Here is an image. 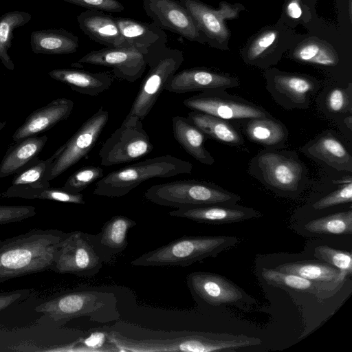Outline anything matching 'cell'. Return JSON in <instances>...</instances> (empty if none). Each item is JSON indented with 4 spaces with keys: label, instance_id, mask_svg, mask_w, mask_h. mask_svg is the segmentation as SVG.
Masks as SVG:
<instances>
[{
    "label": "cell",
    "instance_id": "obj_26",
    "mask_svg": "<svg viewBox=\"0 0 352 352\" xmlns=\"http://www.w3.org/2000/svg\"><path fill=\"white\" fill-rule=\"evenodd\" d=\"M243 131L250 141L265 148L282 149L289 137L285 124L272 115L247 120L243 123Z\"/></svg>",
    "mask_w": 352,
    "mask_h": 352
},
{
    "label": "cell",
    "instance_id": "obj_31",
    "mask_svg": "<svg viewBox=\"0 0 352 352\" xmlns=\"http://www.w3.org/2000/svg\"><path fill=\"white\" fill-rule=\"evenodd\" d=\"M47 167V160H40L38 157L31 162L14 175L12 185L0 194V197H18L21 193L30 190L50 187V182L46 179Z\"/></svg>",
    "mask_w": 352,
    "mask_h": 352
},
{
    "label": "cell",
    "instance_id": "obj_44",
    "mask_svg": "<svg viewBox=\"0 0 352 352\" xmlns=\"http://www.w3.org/2000/svg\"><path fill=\"white\" fill-rule=\"evenodd\" d=\"M278 32L275 30L266 31L261 34L249 47L247 60L253 63L260 58L276 40Z\"/></svg>",
    "mask_w": 352,
    "mask_h": 352
},
{
    "label": "cell",
    "instance_id": "obj_24",
    "mask_svg": "<svg viewBox=\"0 0 352 352\" xmlns=\"http://www.w3.org/2000/svg\"><path fill=\"white\" fill-rule=\"evenodd\" d=\"M261 276L270 285L283 289L288 292L306 293L319 298L333 296L344 283H321L311 280L294 274L263 268Z\"/></svg>",
    "mask_w": 352,
    "mask_h": 352
},
{
    "label": "cell",
    "instance_id": "obj_37",
    "mask_svg": "<svg viewBox=\"0 0 352 352\" xmlns=\"http://www.w3.org/2000/svg\"><path fill=\"white\" fill-rule=\"evenodd\" d=\"M324 113L330 116H345L352 115V85L346 88L336 87L330 88L325 94Z\"/></svg>",
    "mask_w": 352,
    "mask_h": 352
},
{
    "label": "cell",
    "instance_id": "obj_19",
    "mask_svg": "<svg viewBox=\"0 0 352 352\" xmlns=\"http://www.w3.org/2000/svg\"><path fill=\"white\" fill-rule=\"evenodd\" d=\"M171 217L198 223L223 224L240 222L262 216L252 208L235 205L214 204L179 208L168 212Z\"/></svg>",
    "mask_w": 352,
    "mask_h": 352
},
{
    "label": "cell",
    "instance_id": "obj_39",
    "mask_svg": "<svg viewBox=\"0 0 352 352\" xmlns=\"http://www.w3.org/2000/svg\"><path fill=\"white\" fill-rule=\"evenodd\" d=\"M19 198L38 199L56 201L60 202L85 204L83 195L81 192H72L63 188H52L30 190L22 193Z\"/></svg>",
    "mask_w": 352,
    "mask_h": 352
},
{
    "label": "cell",
    "instance_id": "obj_18",
    "mask_svg": "<svg viewBox=\"0 0 352 352\" xmlns=\"http://www.w3.org/2000/svg\"><path fill=\"white\" fill-rule=\"evenodd\" d=\"M239 80L227 74L204 67H192L175 73L164 90L175 94L192 91L226 90L238 87Z\"/></svg>",
    "mask_w": 352,
    "mask_h": 352
},
{
    "label": "cell",
    "instance_id": "obj_15",
    "mask_svg": "<svg viewBox=\"0 0 352 352\" xmlns=\"http://www.w3.org/2000/svg\"><path fill=\"white\" fill-rule=\"evenodd\" d=\"M143 8L146 14L162 30L190 41L203 42V33L179 1L144 0Z\"/></svg>",
    "mask_w": 352,
    "mask_h": 352
},
{
    "label": "cell",
    "instance_id": "obj_2",
    "mask_svg": "<svg viewBox=\"0 0 352 352\" xmlns=\"http://www.w3.org/2000/svg\"><path fill=\"white\" fill-rule=\"evenodd\" d=\"M116 305L117 298L112 292L76 289L45 300L34 310L42 314L39 324L59 327L82 316L99 322L117 320L120 315Z\"/></svg>",
    "mask_w": 352,
    "mask_h": 352
},
{
    "label": "cell",
    "instance_id": "obj_5",
    "mask_svg": "<svg viewBox=\"0 0 352 352\" xmlns=\"http://www.w3.org/2000/svg\"><path fill=\"white\" fill-rule=\"evenodd\" d=\"M192 167L190 162L171 155L146 159L103 176L96 182L93 193L102 197H121L144 181L190 174Z\"/></svg>",
    "mask_w": 352,
    "mask_h": 352
},
{
    "label": "cell",
    "instance_id": "obj_1",
    "mask_svg": "<svg viewBox=\"0 0 352 352\" xmlns=\"http://www.w3.org/2000/svg\"><path fill=\"white\" fill-rule=\"evenodd\" d=\"M67 232L33 229L0 241V284L30 274L51 270Z\"/></svg>",
    "mask_w": 352,
    "mask_h": 352
},
{
    "label": "cell",
    "instance_id": "obj_23",
    "mask_svg": "<svg viewBox=\"0 0 352 352\" xmlns=\"http://www.w3.org/2000/svg\"><path fill=\"white\" fill-rule=\"evenodd\" d=\"M300 151L338 171L352 172V156L342 141L327 131L306 143Z\"/></svg>",
    "mask_w": 352,
    "mask_h": 352
},
{
    "label": "cell",
    "instance_id": "obj_42",
    "mask_svg": "<svg viewBox=\"0 0 352 352\" xmlns=\"http://www.w3.org/2000/svg\"><path fill=\"white\" fill-rule=\"evenodd\" d=\"M82 351H118V349L109 341L107 331H96L80 341L75 342Z\"/></svg>",
    "mask_w": 352,
    "mask_h": 352
},
{
    "label": "cell",
    "instance_id": "obj_36",
    "mask_svg": "<svg viewBox=\"0 0 352 352\" xmlns=\"http://www.w3.org/2000/svg\"><path fill=\"white\" fill-rule=\"evenodd\" d=\"M294 56L298 61L322 66H334L338 62V56L332 49L316 41L301 45L294 51Z\"/></svg>",
    "mask_w": 352,
    "mask_h": 352
},
{
    "label": "cell",
    "instance_id": "obj_47",
    "mask_svg": "<svg viewBox=\"0 0 352 352\" xmlns=\"http://www.w3.org/2000/svg\"><path fill=\"white\" fill-rule=\"evenodd\" d=\"M286 12L287 15L292 19H298L302 15V9L298 0H292L287 4Z\"/></svg>",
    "mask_w": 352,
    "mask_h": 352
},
{
    "label": "cell",
    "instance_id": "obj_28",
    "mask_svg": "<svg viewBox=\"0 0 352 352\" xmlns=\"http://www.w3.org/2000/svg\"><path fill=\"white\" fill-rule=\"evenodd\" d=\"M47 135L26 138L10 146L0 164V178L12 175L38 157Z\"/></svg>",
    "mask_w": 352,
    "mask_h": 352
},
{
    "label": "cell",
    "instance_id": "obj_34",
    "mask_svg": "<svg viewBox=\"0 0 352 352\" xmlns=\"http://www.w3.org/2000/svg\"><path fill=\"white\" fill-rule=\"evenodd\" d=\"M32 19L25 11H10L0 16V60L6 68L14 69V65L8 54L11 47L14 30L25 25Z\"/></svg>",
    "mask_w": 352,
    "mask_h": 352
},
{
    "label": "cell",
    "instance_id": "obj_7",
    "mask_svg": "<svg viewBox=\"0 0 352 352\" xmlns=\"http://www.w3.org/2000/svg\"><path fill=\"white\" fill-rule=\"evenodd\" d=\"M144 197L157 205L175 209L214 204L235 205L241 199L238 195L214 183L197 179L153 185L144 192Z\"/></svg>",
    "mask_w": 352,
    "mask_h": 352
},
{
    "label": "cell",
    "instance_id": "obj_16",
    "mask_svg": "<svg viewBox=\"0 0 352 352\" xmlns=\"http://www.w3.org/2000/svg\"><path fill=\"white\" fill-rule=\"evenodd\" d=\"M186 283L193 296L213 306L236 305L248 298L247 294L232 281L211 272L190 273Z\"/></svg>",
    "mask_w": 352,
    "mask_h": 352
},
{
    "label": "cell",
    "instance_id": "obj_8",
    "mask_svg": "<svg viewBox=\"0 0 352 352\" xmlns=\"http://www.w3.org/2000/svg\"><path fill=\"white\" fill-rule=\"evenodd\" d=\"M113 258L107 254L96 236L82 231L67 232L56 252L51 270L80 277L96 275Z\"/></svg>",
    "mask_w": 352,
    "mask_h": 352
},
{
    "label": "cell",
    "instance_id": "obj_27",
    "mask_svg": "<svg viewBox=\"0 0 352 352\" xmlns=\"http://www.w3.org/2000/svg\"><path fill=\"white\" fill-rule=\"evenodd\" d=\"M173 137L190 156L201 164L211 166L214 158L205 147L206 136L188 118H172Z\"/></svg>",
    "mask_w": 352,
    "mask_h": 352
},
{
    "label": "cell",
    "instance_id": "obj_46",
    "mask_svg": "<svg viewBox=\"0 0 352 352\" xmlns=\"http://www.w3.org/2000/svg\"><path fill=\"white\" fill-rule=\"evenodd\" d=\"M29 292V289H18L0 293V311L27 296Z\"/></svg>",
    "mask_w": 352,
    "mask_h": 352
},
{
    "label": "cell",
    "instance_id": "obj_4",
    "mask_svg": "<svg viewBox=\"0 0 352 352\" xmlns=\"http://www.w3.org/2000/svg\"><path fill=\"white\" fill-rule=\"evenodd\" d=\"M249 174L279 196L296 197L308 182L307 169L294 151L265 148L250 160Z\"/></svg>",
    "mask_w": 352,
    "mask_h": 352
},
{
    "label": "cell",
    "instance_id": "obj_9",
    "mask_svg": "<svg viewBox=\"0 0 352 352\" xmlns=\"http://www.w3.org/2000/svg\"><path fill=\"white\" fill-rule=\"evenodd\" d=\"M184 60L179 49L166 46L146 57L149 69L126 116L143 120L151 112L161 93Z\"/></svg>",
    "mask_w": 352,
    "mask_h": 352
},
{
    "label": "cell",
    "instance_id": "obj_20",
    "mask_svg": "<svg viewBox=\"0 0 352 352\" xmlns=\"http://www.w3.org/2000/svg\"><path fill=\"white\" fill-rule=\"evenodd\" d=\"M128 45L148 56L166 46L168 36L154 22L146 23L124 16H114Z\"/></svg>",
    "mask_w": 352,
    "mask_h": 352
},
{
    "label": "cell",
    "instance_id": "obj_6",
    "mask_svg": "<svg viewBox=\"0 0 352 352\" xmlns=\"http://www.w3.org/2000/svg\"><path fill=\"white\" fill-rule=\"evenodd\" d=\"M238 243L237 237L230 236H184L142 254L130 264L140 267H186L214 258Z\"/></svg>",
    "mask_w": 352,
    "mask_h": 352
},
{
    "label": "cell",
    "instance_id": "obj_45",
    "mask_svg": "<svg viewBox=\"0 0 352 352\" xmlns=\"http://www.w3.org/2000/svg\"><path fill=\"white\" fill-rule=\"evenodd\" d=\"M90 10L120 12L124 10V5L118 0H63Z\"/></svg>",
    "mask_w": 352,
    "mask_h": 352
},
{
    "label": "cell",
    "instance_id": "obj_32",
    "mask_svg": "<svg viewBox=\"0 0 352 352\" xmlns=\"http://www.w3.org/2000/svg\"><path fill=\"white\" fill-rule=\"evenodd\" d=\"M137 223L123 215H116L107 221L100 232L95 234L97 242L104 252L113 257L127 247V234Z\"/></svg>",
    "mask_w": 352,
    "mask_h": 352
},
{
    "label": "cell",
    "instance_id": "obj_38",
    "mask_svg": "<svg viewBox=\"0 0 352 352\" xmlns=\"http://www.w3.org/2000/svg\"><path fill=\"white\" fill-rule=\"evenodd\" d=\"M314 256L339 270L345 278L352 275L351 253L333 249L328 245H320L315 248Z\"/></svg>",
    "mask_w": 352,
    "mask_h": 352
},
{
    "label": "cell",
    "instance_id": "obj_40",
    "mask_svg": "<svg viewBox=\"0 0 352 352\" xmlns=\"http://www.w3.org/2000/svg\"><path fill=\"white\" fill-rule=\"evenodd\" d=\"M103 173V169L100 166H83L67 178L63 188L72 192H80L102 178L104 176Z\"/></svg>",
    "mask_w": 352,
    "mask_h": 352
},
{
    "label": "cell",
    "instance_id": "obj_43",
    "mask_svg": "<svg viewBox=\"0 0 352 352\" xmlns=\"http://www.w3.org/2000/svg\"><path fill=\"white\" fill-rule=\"evenodd\" d=\"M36 214V208L32 206H0V226L20 222Z\"/></svg>",
    "mask_w": 352,
    "mask_h": 352
},
{
    "label": "cell",
    "instance_id": "obj_3",
    "mask_svg": "<svg viewBox=\"0 0 352 352\" xmlns=\"http://www.w3.org/2000/svg\"><path fill=\"white\" fill-rule=\"evenodd\" d=\"M109 341L118 351L132 352H212L236 351L239 349L256 346L261 340L244 335L184 332L182 336L165 339L134 340L116 331H107Z\"/></svg>",
    "mask_w": 352,
    "mask_h": 352
},
{
    "label": "cell",
    "instance_id": "obj_13",
    "mask_svg": "<svg viewBox=\"0 0 352 352\" xmlns=\"http://www.w3.org/2000/svg\"><path fill=\"white\" fill-rule=\"evenodd\" d=\"M265 76L267 91L278 104L287 110L308 109L311 97L320 89V82L307 75L276 70Z\"/></svg>",
    "mask_w": 352,
    "mask_h": 352
},
{
    "label": "cell",
    "instance_id": "obj_33",
    "mask_svg": "<svg viewBox=\"0 0 352 352\" xmlns=\"http://www.w3.org/2000/svg\"><path fill=\"white\" fill-rule=\"evenodd\" d=\"M274 269L321 283H345L347 279L339 270L326 262L299 261L280 264Z\"/></svg>",
    "mask_w": 352,
    "mask_h": 352
},
{
    "label": "cell",
    "instance_id": "obj_21",
    "mask_svg": "<svg viewBox=\"0 0 352 352\" xmlns=\"http://www.w3.org/2000/svg\"><path fill=\"white\" fill-rule=\"evenodd\" d=\"M73 109L74 102L70 99L59 98L51 101L32 112L23 124L15 131L12 140L16 142L50 129L58 122L66 120Z\"/></svg>",
    "mask_w": 352,
    "mask_h": 352
},
{
    "label": "cell",
    "instance_id": "obj_48",
    "mask_svg": "<svg viewBox=\"0 0 352 352\" xmlns=\"http://www.w3.org/2000/svg\"><path fill=\"white\" fill-rule=\"evenodd\" d=\"M6 125V121L0 122V131H1Z\"/></svg>",
    "mask_w": 352,
    "mask_h": 352
},
{
    "label": "cell",
    "instance_id": "obj_10",
    "mask_svg": "<svg viewBox=\"0 0 352 352\" xmlns=\"http://www.w3.org/2000/svg\"><path fill=\"white\" fill-rule=\"evenodd\" d=\"M109 120V112L100 107L54 153L47 158L46 179L51 181L63 174L94 147Z\"/></svg>",
    "mask_w": 352,
    "mask_h": 352
},
{
    "label": "cell",
    "instance_id": "obj_29",
    "mask_svg": "<svg viewBox=\"0 0 352 352\" xmlns=\"http://www.w3.org/2000/svg\"><path fill=\"white\" fill-rule=\"evenodd\" d=\"M30 45L35 54H68L77 51L79 39L64 28L41 30L31 33Z\"/></svg>",
    "mask_w": 352,
    "mask_h": 352
},
{
    "label": "cell",
    "instance_id": "obj_25",
    "mask_svg": "<svg viewBox=\"0 0 352 352\" xmlns=\"http://www.w3.org/2000/svg\"><path fill=\"white\" fill-rule=\"evenodd\" d=\"M50 76L78 93L96 96L109 89L111 77L106 73H93L79 69L63 68L50 71Z\"/></svg>",
    "mask_w": 352,
    "mask_h": 352
},
{
    "label": "cell",
    "instance_id": "obj_35",
    "mask_svg": "<svg viewBox=\"0 0 352 352\" xmlns=\"http://www.w3.org/2000/svg\"><path fill=\"white\" fill-rule=\"evenodd\" d=\"M306 231L315 235L352 234V210L337 212L308 221Z\"/></svg>",
    "mask_w": 352,
    "mask_h": 352
},
{
    "label": "cell",
    "instance_id": "obj_22",
    "mask_svg": "<svg viewBox=\"0 0 352 352\" xmlns=\"http://www.w3.org/2000/svg\"><path fill=\"white\" fill-rule=\"evenodd\" d=\"M80 29L90 39L107 47H131L122 37L114 16L87 10L77 16Z\"/></svg>",
    "mask_w": 352,
    "mask_h": 352
},
{
    "label": "cell",
    "instance_id": "obj_12",
    "mask_svg": "<svg viewBox=\"0 0 352 352\" xmlns=\"http://www.w3.org/2000/svg\"><path fill=\"white\" fill-rule=\"evenodd\" d=\"M183 104L192 111L228 120H247L271 116L263 107L243 98L230 95L226 90L201 91L185 99Z\"/></svg>",
    "mask_w": 352,
    "mask_h": 352
},
{
    "label": "cell",
    "instance_id": "obj_17",
    "mask_svg": "<svg viewBox=\"0 0 352 352\" xmlns=\"http://www.w3.org/2000/svg\"><path fill=\"white\" fill-rule=\"evenodd\" d=\"M187 9L199 30L208 38L222 43L230 33L225 21L236 18L241 6L221 2L215 10L199 0H179Z\"/></svg>",
    "mask_w": 352,
    "mask_h": 352
},
{
    "label": "cell",
    "instance_id": "obj_14",
    "mask_svg": "<svg viewBox=\"0 0 352 352\" xmlns=\"http://www.w3.org/2000/svg\"><path fill=\"white\" fill-rule=\"evenodd\" d=\"M76 64H89L111 67L114 76L134 82L144 74L147 67L146 55L134 47H104L92 50Z\"/></svg>",
    "mask_w": 352,
    "mask_h": 352
},
{
    "label": "cell",
    "instance_id": "obj_30",
    "mask_svg": "<svg viewBox=\"0 0 352 352\" xmlns=\"http://www.w3.org/2000/svg\"><path fill=\"white\" fill-rule=\"evenodd\" d=\"M187 118L207 138L230 146H242L244 144V139L241 133L228 120L197 111L189 112Z\"/></svg>",
    "mask_w": 352,
    "mask_h": 352
},
{
    "label": "cell",
    "instance_id": "obj_41",
    "mask_svg": "<svg viewBox=\"0 0 352 352\" xmlns=\"http://www.w3.org/2000/svg\"><path fill=\"white\" fill-rule=\"evenodd\" d=\"M352 180L349 176L338 189L318 199L313 205L315 210H323L334 206L351 203Z\"/></svg>",
    "mask_w": 352,
    "mask_h": 352
},
{
    "label": "cell",
    "instance_id": "obj_11",
    "mask_svg": "<svg viewBox=\"0 0 352 352\" xmlns=\"http://www.w3.org/2000/svg\"><path fill=\"white\" fill-rule=\"evenodd\" d=\"M142 121L135 116H126L100 149L102 166L134 162L152 152L153 145Z\"/></svg>",
    "mask_w": 352,
    "mask_h": 352
}]
</instances>
